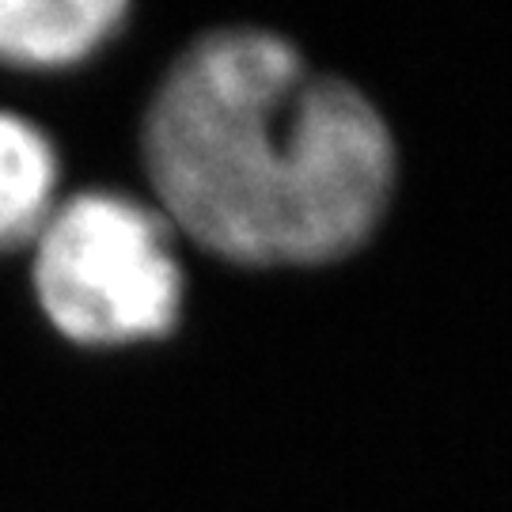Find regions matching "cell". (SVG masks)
I'll return each instance as SVG.
<instances>
[{
    "label": "cell",
    "mask_w": 512,
    "mask_h": 512,
    "mask_svg": "<svg viewBox=\"0 0 512 512\" xmlns=\"http://www.w3.org/2000/svg\"><path fill=\"white\" fill-rule=\"evenodd\" d=\"M160 213L243 266H315L361 247L395 190V141L353 84L270 31L198 38L145 114Z\"/></svg>",
    "instance_id": "1"
},
{
    "label": "cell",
    "mask_w": 512,
    "mask_h": 512,
    "mask_svg": "<svg viewBox=\"0 0 512 512\" xmlns=\"http://www.w3.org/2000/svg\"><path fill=\"white\" fill-rule=\"evenodd\" d=\"M31 277L46 319L80 346L160 338L183 311L175 228L114 190L57 202L35 236Z\"/></svg>",
    "instance_id": "2"
},
{
    "label": "cell",
    "mask_w": 512,
    "mask_h": 512,
    "mask_svg": "<svg viewBox=\"0 0 512 512\" xmlns=\"http://www.w3.org/2000/svg\"><path fill=\"white\" fill-rule=\"evenodd\" d=\"M126 16L122 0H0V61L23 69L76 65Z\"/></svg>",
    "instance_id": "3"
},
{
    "label": "cell",
    "mask_w": 512,
    "mask_h": 512,
    "mask_svg": "<svg viewBox=\"0 0 512 512\" xmlns=\"http://www.w3.org/2000/svg\"><path fill=\"white\" fill-rule=\"evenodd\" d=\"M57 209V152L50 137L0 110V251L35 243Z\"/></svg>",
    "instance_id": "4"
}]
</instances>
